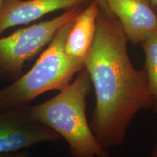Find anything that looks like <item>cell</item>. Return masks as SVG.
<instances>
[{
	"mask_svg": "<svg viewBox=\"0 0 157 157\" xmlns=\"http://www.w3.org/2000/svg\"><path fill=\"white\" fill-rule=\"evenodd\" d=\"M128 42L117 17L99 7L95 37L84 65L96 95L90 127L105 148L122 145L135 116L153 106L146 71L133 66Z\"/></svg>",
	"mask_w": 157,
	"mask_h": 157,
	"instance_id": "6da1fadb",
	"label": "cell"
},
{
	"mask_svg": "<svg viewBox=\"0 0 157 157\" xmlns=\"http://www.w3.org/2000/svg\"><path fill=\"white\" fill-rule=\"evenodd\" d=\"M92 82L85 68L54 98L29 107L33 119L44 124L67 141L72 157H109L94 135L86 117V100Z\"/></svg>",
	"mask_w": 157,
	"mask_h": 157,
	"instance_id": "7a4b0ae2",
	"label": "cell"
},
{
	"mask_svg": "<svg viewBox=\"0 0 157 157\" xmlns=\"http://www.w3.org/2000/svg\"><path fill=\"white\" fill-rule=\"evenodd\" d=\"M74 19L58 31L28 72L0 90V111L29 108L33 100L42 94L61 90L84 68L83 61L71 58L65 50Z\"/></svg>",
	"mask_w": 157,
	"mask_h": 157,
	"instance_id": "3957f363",
	"label": "cell"
},
{
	"mask_svg": "<svg viewBox=\"0 0 157 157\" xmlns=\"http://www.w3.org/2000/svg\"><path fill=\"white\" fill-rule=\"evenodd\" d=\"M85 6L64 10L54 18L18 29L0 37V78L16 80L28 60L50 44L58 31L75 18Z\"/></svg>",
	"mask_w": 157,
	"mask_h": 157,
	"instance_id": "277c9868",
	"label": "cell"
},
{
	"mask_svg": "<svg viewBox=\"0 0 157 157\" xmlns=\"http://www.w3.org/2000/svg\"><path fill=\"white\" fill-rule=\"evenodd\" d=\"M61 137L35 120L29 108L0 111V154L30 148L41 143L56 142Z\"/></svg>",
	"mask_w": 157,
	"mask_h": 157,
	"instance_id": "5b68a950",
	"label": "cell"
},
{
	"mask_svg": "<svg viewBox=\"0 0 157 157\" xmlns=\"http://www.w3.org/2000/svg\"><path fill=\"white\" fill-rule=\"evenodd\" d=\"M104 1L132 44H142L157 31V14L151 0Z\"/></svg>",
	"mask_w": 157,
	"mask_h": 157,
	"instance_id": "8992f818",
	"label": "cell"
},
{
	"mask_svg": "<svg viewBox=\"0 0 157 157\" xmlns=\"http://www.w3.org/2000/svg\"><path fill=\"white\" fill-rule=\"evenodd\" d=\"M92 0H5L0 5V36L4 31L31 23L58 10L86 6Z\"/></svg>",
	"mask_w": 157,
	"mask_h": 157,
	"instance_id": "52a82bcc",
	"label": "cell"
},
{
	"mask_svg": "<svg viewBox=\"0 0 157 157\" xmlns=\"http://www.w3.org/2000/svg\"><path fill=\"white\" fill-rule=\"evenodd\" d=\"M99 7L97 0H92L74 19L65 44L71 58L84 62L95 37Z\"/></svg>",
	"mask_w": 157,
	"mask_h": 157,
	"instance_id": "ba28073f",
	"label": "cell"
},
{
	"mask_svg": "<svg viewBox=\"0 0 157 157\" xmlns=\"http://www.w3.org/2000/svg\"><path fill=\"white\" fill-rule=\"evenodd\" d=\"M146 57L145 71L148 89L153 101V109L157 113V31L151 34L142 43Z\"/></svg>",
	"mask_w": 157,
	"mask_h": 157,
	"instance_id": "9c48e42d",
	"label": "cell"
},
{
	"mask_svg": "<svg viewBox=\"0 0 157 157\" xmlns=\"http://www.w3.org/2000/svg\"><path fill=\"white\" fill-rule=\"evenodd\" d=\"M0 157H29V154L27 151L21 150L17 151L0 154Z\"/></svg>",
	"mask_w": 157,
	"mask_h": 157,
	"instance_id": "30bf717a",
	"label": "cell"
},
{
	"mask_svg": "<svg viewBox=\"0 0 157 157\" xmlns=\"http://www.w3.org/2000/svg\"><path fill=\"white\" fill-rule=\"evenodd\" d=\"M97 1H98V4H99L100 7H101V8H105V9L108 8L106 4H105L104 0H97Z\"/></svg>",
	"mask_w": 157,
	"mask_h": 157,
	"instance_id": "8fae6325",
	"label": "cell"
},
{
	"mask_svg": "<svg viewBox=\"0 0 157 157\" xmlns=\"http://www.w3.org/2000/svg\"><path fill=\"white\" fill-rule=\"evenodd\" d=\"M151 157H157V140L156 144H155L154 146V148L153 149V151Z\"/></svg>",
	"mask_w": 157,
	"mask_h": 157,
	"instance_id": "7c38bea8",
	"label": "cell"
},
{
	"mask_svg": "<svg viewBox=\"0 0 157 157\" xmlns=\"http://www.w3.org/2000/svg\"><path fill=\"white\" fill-rule=\"evenodd\" d=\"M151 3L154 7H156L157 6V0H151Z\"/></svg>",
	"mask_w": 157,
	"mask_h": 157,
	"instance_id": "4fadbf2b",
	"label": "cell"
},
{
	"mask_svg": "<svg viewBox=\"0 0 157 157\" xmlns=\"http://www.w3.org/2000/svg\"><path fill=\"white\" fill-rule=\"evenodd\" d=\"M154 7L155 11H156V14H157V6H156V7Z\"/></svg>",
	"mask_w": 157,
	"mask_h": 157,
	"instance_id": "5bb4252c",
	"label": "cell"
},
{
	"mask_svg": "<svg viewBox=\"0 0 157 157\" xmlns=\"http://www.w3.org/2000/svg\"><path fill=\"white\" fill-rule=\"evenodd\" d=\"M4 1H5V0H0V5H1V4H2V3Z\"/></svg>",
	"mask_w": 157,
	"mask_h": 157,
	"instance_id": "9a60e30c",
	"label": "cell"
}]
</instances>
